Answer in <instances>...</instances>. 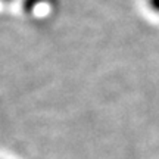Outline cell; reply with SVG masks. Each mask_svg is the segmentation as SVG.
Here are the masks:
<instances>
[{"label": "cell", "instance_id": "1", "mask_svg": "<svg viewBox=\"0 0 159 159\" xmlns=\"http://www.w3.org/2000/svg\"><path fill=\"white\" fill-rule=\"evenodd\" d=\"M146 3H148L150 11L159 15V0H146Z\"/></svg>", "mask_w": 159, "mask_h": 159}]
</instances>
